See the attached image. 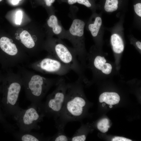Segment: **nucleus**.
<instances>
[{"instance_id": "nucleus-1", "label": "nucleus", "mask_w": 141, "mask_h": 141, "mask_svg": "<svg viewBox=\"0 0 141 141\" xmlns=\"http://www.w3.org/2000/svg\"><path fill=\"white\" fill-rule=\"evenodd\" d=\"M20 74L27 98L31 104L39 106L41 101L59 79L45 77L23 67L18 72Z\"/></svg>"}, {"instance_id": "nucleus-2", "label": "nucleus", "mask_w": 141, "mask_h": 141, "mask_svg": "<svg viewBox=\"0 0 141 141\" xmlns=\"http://www.w3.org/2000/svg\"><path fill=\"white\" fill-rule=\"evenodd\" d=\"M80 80L72 83H67L64 102L59 118V128H63L65 124L69 121L77 120L82 115L86 104L82 97Z\"/></svg>"}, {"instance_id": "nucleus-3", "label": "nucleus", "mask_w": 141, "mask_h": 141, "mask_svg": "<svg viewBox=\"0 0 141 141\" xmlns=\"http://www.w3.org/2000/svg\"><path fill=\"white\" fill-rule=\"evenodd\" d=\"M48 41L45 46L48 54L69 67L81 80L83 77L82 68L74 48L68 46L59 38L51 39Z\"/></svg>"}, {"instance_id": "nucleus-4", "label": "nucleus", "mask_w": 141, "mask_h": 141, "mask_svg": "<svg viewBox=\"0 0 141 141\" xmlns=\"http://www.w3.org/2000/svg\"><path fill=\"white\" fill-rule=\"evenodd\" d=\"M23 86L20 74L12 71L9 72L4 81L2 102L7 111L13 116L22 108L19 106V96Z\"/></svg>"}, {"instance_id": "nucleus-5", "label": "nucleus", "mask_w": 141, "mask_h": 141, "mask_svg": "<svg viewBox=\"0 0 141 141\" xmlns=\"http://www.w3.org/2000/svg\"><path fill=\"white\" fill-rule=\"evenodd\" d=\"M55 90L47 97L46 101L39 107L45 116L54 115L57 118L63 108L66 94L67 83L65 79H59Z\"/></svg>"}, {"instance_id": "nucleus-6", "label": "nucleus", "mask_w": 141, "mask_h": 141, "mask_svg": "<svg viewBox=\"0 0 141 141\" xmlns=\"http://www.w3.org/2000/svg\"><path fill=\"white\" fill-rule=\"evenodd\" d=\"M45 116L39 106L31 104L26 109H22L13 117L20 131L29 132L33 130H39L40 127L38 124Z\"/></svg>"}, {"instance_id": "nucleus-7", "label": "nucleus", "mask_w": 141, "mask_h": 141, "mask_svg": "<svg viewBox=\"0 0 141 141\" xmlns=\"http://www.w3.org/2000/svg\"><path fill=\"white\" fill-rule=\"evenodd\" d=\"M28 67L43 73L60 76L64 75L71 70L68 66L48 54L45 58L31 63Z\"/></svg>"}, {"instance_id": "nucleus-8", "label": "nucleus", "mask_w": 141, "mask_h": 141, "mask_svg": "<svg viewBox=\"0 0 141 141\" xmlns=\"http://www.w3.org/2000/svg\"><path fill=\"white\" fill-rule=\"evenodd\" d=\"M85 25L83 21L75 19L73 21L68 32L66 34V39L72 44L78 60L82 63L85 55L83 40Z\"/></svg>"}, {"instance_id": "nucleus-9", "label": "nucleus", "mask_w": 141, "mask_h": 141, "mask_svg": "<svg viewBox=\"0 0 141 141\" xmlns=\"http://www.w3.org/2000/svg\"><path fill=\"white\" fill-rule=\"evenodd\" d=\"M93 58L92 60H90L93 68L101 70L105 74H109L111 73L112 66L110 63H106V60L104 57L98 55Z\"/></svg>"}, {"instance_id": "nucleus-10", "label": "nucleus", "mask_w": 141, "mask_h": 141, "mask_svg": "<svg viewBox=\"0 0 141 141\" xmlns=\"http://www.w3.org/2000/svg\"><path fill=\"white\" fill-rule=\"evenodd\" d=\"M19 40L27 49L30 50V55L32 56L31 50H32V55L34 56L37 53L35 48L36 45V42L37 41V40L34 39L29 32L25 30L23 31L20 34Z\"/></svg>"}, {"instance_id": "nucleus-11", "label": "nucleus", "mask_w": 141, "mask_h": 141, "mask_svg": "<svg viewBox=\"0 0 141 141\" xmlns=\"http://www.w3.org/2000/svg\"><path fill=\"white\" fill-rule=\"evenodd\" d=\"M14 137L17 140L22 141H38L45 140L42 136L38 134L31 132L20 131L15 132Z\"/></svg>"}, {"instance_id": "nucleus-12", "label": "nucleus", "mask_w": 141, "mask_h": 141, "mask_svg": "<svg viewBox=\"0 0 141 141\" xmlns=\"http://www.w3.org/2000/svg\"><path fill=\"white\" fill-rule=\"evenodd\" d=\"M48 26L52 28L53 33L57 36L60 39L65 38V36L62 33L63 28L61 25L59 24L58 19L56 16L51 15L47 21Z\"/></svg>"}, {"instance_id": "nucleus-13", "label": "nucleus", "mask_w": 141, "mask_h": 141, "mask_svg": "<svg viewBox=\"0 0 141 141\" xmlns=\"http://www.w3.org/2000/svg\"><path fill=\"white\" fill-rule=\"evenodd\" d=\"M120 100V97L115 92H104L102 93L99 98V102H103L109 104L113 105L118 103Z\"/></svg>"}, {"instance_id": "nucleus-14", "label": "nucleus", "mask_w": 141, "mask_h": 141, "mask_svg": "<svg viewBox=\"0 0 141 141\" xmlns=\"http://www.w3.org/2000/svg\"><path fill=\"white\" fill-rule=\"evenodd\" d=\"M111 42L113 49L115 53L120 54L122 52L124 49V45L123 40L118 34L115 33L111 37Z\"/></svg>"}, {"instance_id": "nucleus-15", "label": "nucleus", "mask_w": 141, "mask_h": 141, "mask_svg": "<svg viewBox=\"0 0 141 141\" xmlns=\"http://www.w3.org/2000/svg\"><path fill=\"white\" fill-rule=\"evenodd\" d=\"M102 23L101 18L98 16L95 18L93 24H91L89 25V29L93 37H96L97 35Z\"/></svg>"}, {"instance_id": "nucleus-16", "label": "nucleus", "mask_w": 141, "mask_h": 141, "mask_svg": "<svg viewBox=\"0 0 141 141\" xmlns=\"http://www.w3.org/2000/svg\"><path fill=\"white\" fill-rule=\"evenodd\" d=\"M118 4V0H106L104 9L108 12H113L117 9Z\"/></svg>"}, {"instance_id": "nucleus-17", "label": "nucleus", "mask_w": 141, "mask_h": 141, "mask_svg": "<svg viewBox=\"0 0 141 141\" xmlns=\"http://www.w3.org/2000/svg\"><path fill=\"white\" fill-rule=\"evenodd\" d=\"M55 141H67L70 140V138L62 132L58 133L51 139Z\"/></svg>"}, {"instance_id": "nucleus-18", "label": "nucleus", "mask_w": 141, "mask_h": 141, "mask_svg": "<svg viewBox=\"0 0 141 141\" xmlns=\"http://www.w3.org/2000/svg\"><path fill=\"white\" fill-rule=\"evenodd\" d=\"M15 23L17 25H20L21 22L22 15L21 11H17L16 14Z\"/></svg>"}, {"instance_id": "nucleus-19", "label": "nucleus", "mask_w": 141, "mask_h": 141, "mask_svg": "<svg viewBox=\"0 0 141 141\" xmlns=\"http://www.w3.org/2000/svg\"><path fill=\"white\" fill-rule=\"evenodd\" d=\"M134 11L139 16L141 17V3H137L134 5Z\"/></svg>"}, {"instance_id": "nucleus-20", "label": "nucleus", "mask_w": 141, "mask_h": 141, "mask_svg": "<svg viewBox=\"0 0 141 141\" xmlns=\"http://www.w3.org/2000/svg\"><path fill=\"white\" fill-rule=\"evenodd\" d=\"M77 2L79 4L83 5L87 7H90L91 5L88 0H77Z\"/></svg>"}, {"instance_id": "nucleus-21", "label": "nucleus", "mask_w": 141, "mask_h": 141, "mask_svg": "<svg viewBox=\"0 0 141 141\" xmlns=\"http://www.w3.org/2000/svg\"><path fill=\"white\" fill-rule=\"evenodd\" d=\"M111 141H132L130 139L120 137H115L113 138Z\"/></svg>"}, {"instance_id": "nucleus-22", "label": "nucleus", "mask_w": 141, "mask_h": 141, "mask_svg": "<svg viewBox=\"0 0 141 141\" xmlns=\"http://www.w3.org/2000/svg\"><path fill=\"white\" fill-rule=\"evenodd\" d=\"M55 0H45L46 4L47 6L48 7L51 6L53 3L55 1Z\"/></svg>"}, {"instance_id": "nucleus-23", "label": "nucleus", "mask_w": 141, "mask_h": 141, "mask_svg": "<svg viewBox=\"0 0 141 141\" xmlns=\"http://www.w3.org/2000/svg\"><path fill=\"white\" fill-rule=\"evenodd\" d=\"M9 1L13 5H15L18 3L19 1L21 0H9Z\"/></svg>"}, {"instance_id": "nucleus-24", "label": "nucleus", "mask_w": 141, "mask_h": 141, "mask_svg": "<svg viewBox=\"0 0 141 141\" xmlns=\"http://www.w3.org/2000/svg\"><path fill=\"white\" fill-rule=\"evenodd\" d=\"M68 2L69 4H73L77 2V0H68Z\"/></svg>"}, {"instance_id": "nucleus-25", "label": "nucleus", "mask_w": 141, "mask_h": 141, "mask_svg": "<svg viewBox=\"0 0 141 141\" xmlns=\"http://www.w3.org/2000/svg\"><path fill=\"white\" fill-rule=\"evenodd\" d=\"M136 44L137 47L140 50L141 49V43L140 41H137Z\"/></svg>"}, {"instance_id": "nucleus-26", "label": "nucleus", "mask_w": 141, "mask_h": 141, "mask_svg": "<svg viewBox=\"0 0 141 141\" xmlns=\"http://www.w3.org/2000/svg\"><path fill=\"white\" fill-rule=\"evenodd\" d=\"M112 107H113L112 105H110L109 106V107L110 108H112Z\"/></svg>"}, {"instance_id": "nucleus-27", "label": "nucleus", "mask_w": 141, "mask_h": 141, "mask_svg": "<svg viewBox=\"0 0 141 141\" xmlns=\"http://www.w3.org/2000/svg\"><path fill=\"white\" fill-rule=\"evenodd\" d=\"M105 105V104L103 103L102 105L103 107H104Z\"/></svg>"}, {"instance_id": "nucleus-28", "label": "nucleus", "mask_w": 141, "mask_h": 141, "mask_svg": "<svg viewBox=\"0 0 141 141\" xmlns=\"http://www.w3.org/2000/svg\"><path fill=\"white\" fill-rule=\"evenodd\" d=\"M2 0H0V2Z\"/></svg>"}]
</instances>
